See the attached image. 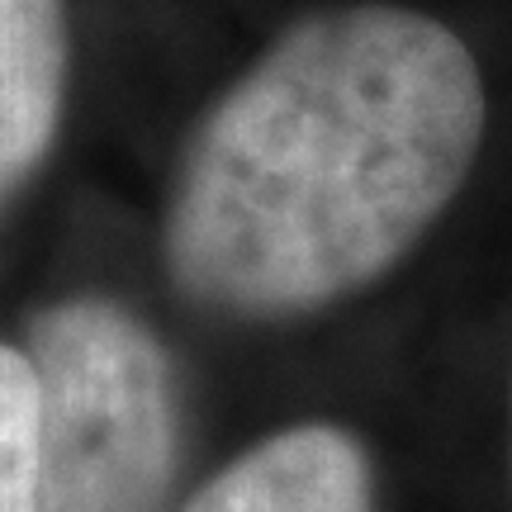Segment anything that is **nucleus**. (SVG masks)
<instances>
[{
  "label": "nucleus",
  "mask_w": 512,
  "mask_h": 512,
  "mask_svg": "<svg viewBox=\"0 0 512 512\" xmlns=\"http://www.w3.org/2000/svg\"><path fill=\"white\" fill-rule=\"evenodd\" d=\"M38 512H176L181 384L162 337L105 294L29 318Z\"/></svg>",
  "instance_id": "2"
},
{
  "label": "nucleus",
  "mask_w": 512,
  "mask_h": 512,
  "mask_svg": "<svg viewBox=\"0 0 512 512\" xmlns=\"http://www.w3.org/2000/svg\"><path fill=\"white\" fill-rule=\"evenodd\" d=\"M181 512H375V470L347 427L304 422L228 460Z\"/></svg>",
  "instance_id": "3"
},
{
  "label": "nucleus",
  "mask_w": 512,
  "mask_h": 512,
  "mask_svg": "<svg viewBox=\"0 0 512 512\" xmlns=\"http://www.w3.org/2000/svg\"><path fill=\"white\" fill-rule=\"evenodd\" d=\"M0 512H38V375L0 342Z\"/></svg>",
  "instance_id": "5"
},
{
  "label": "nucleus",
  "mask_w": 512,
  "mask_h": 512,
  "mask_svg": "<svg viewBox=\"0 0 512 512\" xmlns=\"http://www.w3.org/2000/svg\"><path fill=\"white\" fill-rule=\"evenodd\" d=\"M67 105L62 0H0V209L48 162Z\"/></svg>",
  "instance_id": "4"
},
{
  "label": "nucleus",
  "mask_w": 512,
  "mask_h": 512,
  "mask_svg": "<svg viewBox=\"0 0 512 512\" xmlns=\"http://www.w3.org/2000/svg\"><path fill=\"white\" fill-rule=\"evenodd\" d=\"M484 143L456 29L403 5L299 19L223 91L166 195L171 285L228 318H299L389 275Z\"/></svg>",
  "instance_id": "1"
}]
</instances>
